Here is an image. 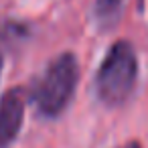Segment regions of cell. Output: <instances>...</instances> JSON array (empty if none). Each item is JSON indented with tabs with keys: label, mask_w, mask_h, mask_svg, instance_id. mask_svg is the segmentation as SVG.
<instances>
[{
	"label": "cell",
	"mask_w": 148,
	"mask_h": 148,
	"mask_svg": "<svg viewBox=\"0 0 148 148\" xmlns=\"http://www.w3.org/2000/svg\"><path fill=\"white\" fill-rule=\"evenodd\" d=\"M2 63L4 61H2V53H0V73H2Z\"/></svg>",
	"instance_id": "obj_6"
},
{
	"label": "cell",
	"mask_w": 148,
	"mask_h": 148,
	"mask_svg": "<svg viewBox=\"0 0 148 148\" xmlns=\"http://www.w3.org/2000/svg\"><path fill=\"white\" fill-rule=\"evenodd\" d=\"M120 6H122V0H95V4H93L95 21L101 25H110L116 18Z\"/></svg>",
	"instance_id": "obj_4"
},
{
	"label": "cell",
	"mask_w": 148,
	"mask_h": 148,
	"mask_svg": "<svg viewBox=\"0 0 148 148\" xmlns=\"http://www.w3.org/2000/svg\"><path fill=\"white\" fill-rule=\"evenodd\" d=\"M79 79V63L71 51L55 57L35 81L31 99L43 118H57L69 106Z\"/></svg>",
	"instance_id": "obj_2"
},
{
	"label": "cell",
	"mask_w": 148,
	"mask_h": 148,
	"mask_svg": "<svg viewBox=\"0 0 148 148\" xmlns=\"http://www.w3.org/2000/svg\"><path fill=\"white\" fill-rule=\"evenodd\" d=\"M118 148H142V146H140L138 140H130V142H126V144H122V146H118Z\"/></svg>",
	"instance_id": "obj_5"
},
{
	"label": "cell",
	"mask_w": 148,
	"mask_h": 148,
	"mask_svg": "<svg viewBox=\"0 0 148 148\" xmlns=\"http://www.w3.org/2000/svg\"><path fill=\"white\" fill-rule=\"evenodd\" d=\"M138 81V57L128 41H116L95 75V93L108 108H118L128 101Z\"/></svg>",
	"instance_id": "obj_1"
},
{
	"label": "cell",
	"mask_w": 148,
	"mask_h": 148,
	"mask_svg": "<svg viewBox=\"0 0 148 148\" xmlns=\"http://www.w3.org/2000/svg\"><path fill=\"white\" fill-rule=\"evenodd\" d=\"M27 93L21 87L8 89L0 97V148H8L16 138L25 122Z\"/></svg>",
	"instance_id": "obj_3"
}]
</instances>
